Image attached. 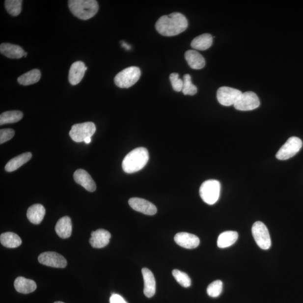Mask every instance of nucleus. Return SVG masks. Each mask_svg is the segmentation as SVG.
Returning a JSON list of instances; mask_svg holds the SVG:
<instances>
[{"instance_id": "obj_18", "label": "nucleus", "mask_w": 303, "mask_h": 303, "mask_svg": "<svg viewBox=\"0 0 303 303\" xmlns=\"http://www.w3.org/2000/svg\"><path fill=\"white\" fill-rule=\"evenodd\" d=\"M188 64L191 68L194 70L201 69L205 66V59L202 55L195 50H188L185 54Z\"/></svg>"}, {"instance_id": "obj_15", "label": "nucleus", "mask_w": 303, "mask_h": 303, "mask_svg": "<svg viewBox=\"0 0 303 303\" xmlns=\"http://www.w3.org/2000/svg\"><path fill=\"white\" fill-rule=\"evenodd\" d=\"M87 70L83 62L78 61L75 62L71 66L69 73V81L73 85H76L83 78L85 71Z\"/></svg>"}, {"instance_id": "obj_2", "label": "nucleus", "mask_w": 303, "mask_h": 303, "mask_svg": "<svg viewBox=\"0 0 303 303\" xmlns=\"http://www.w3.org/2000/svg\"><path fill=\"white\" fill-rule=\"evenodd\" d=\"M149 160V153L146 148L139 147L133 149L125 157L122 163L124 172L127 174H133L140 171Z\"/></svg>"}, {"instance_id": "obj_8", "label": "nucleus", "mask_w": 303, "mask_h": 303, "mask_svg": "<svg viewBox=\"0 0 303 303\" xmlns=\"http://www.w3.org/2000/svg\"><path fill=\"white\" fill-rule=\"evenodd\" d=\"M253 237L257 245L263 250H268L271 246L269 231L267 227L262 222L257 221L252 226Z\"/></svg>"}, {"instance_id": "obj_32", "label": "nucleus", "mask_w": 303, "mask_h": 303, "mask_svg": "<svg viewBox=\"0 0 303 303\" xmlns=\"http://www.w3.org/2000/svg\"><path fill=\"white\" fill-rule=\"evenodd\" d=\"M223 289V283L221 280H216L212 282L208 286L207 292L211 297L216 298L220 296Z\"/></svg>"}, {"instance_id": "obj_13", "label": "nucleus", "mask_w": 303, "mask_h": 303, "mask_svg": "<svg viewBox=\"0 0 303 303\" xmlns=\"http://www.w3.org/2000/svg\"><path fill=\"white\" fill-rule=\"evenodd\" d=\"M74 179L76 183L81 185L86 191L93 192L96 190V185L92 178L84 170L78 169L74 174Z\"/></svg>"}, {"instance_id": "obj_25", "label": "nucleus", "mask_w": 303, "mask_h": 303, "mask_svg": "<svg viewBox=\"0 0 303 303\" xmlns=\"http://www.w3.org/2000/svg\"><path fill=\"white\" fill-rule=\"evenodd\" d=\"M238 239V233L234 231L223 232L219 235L218 240V246L220 248H225L233 246Z\"/></svg>"}, {"instance_id": "obj_4", "label": "nucleus", "mask_w": 303, "mask_h": 303, "mask_svg": "<svg viewBox=\"0 0 303 303\" xmlns=\"http://www.w3.org/2000/svg\"><path fill=\"white\" fill-rule=\"evenodd\" d=\"M141 71L138 67L131 66L118 73L114 78V82L118 87L129 88L139 81Z\"/></svg>"}, {"instance_id": "obj_5", "label": "nucleus", "mask_w": 303, "mask_h": 303, "mask_svg": "<svg viewBox=\"0 0 303 303\" xmlns=\"http://www.w3.org/2000/svg\"><path fill=\"white\" fill-rule=\"evenodd\" d=\"M221 191V184L216 180H208L204 182L200 187L199 194L203 201L212 205L219 199Z\"/></svg>"}, {"instance_id": "obj_7", "label": "nucleus", "mask_w": 303, "mask_h": 303, "mask_svg": "<svg viewBox=\"0 0 303 303\" xmlns=\"http://www.w3.org/2000/svg\"><path fill=\"white\" fill-rule=\"evenodd\" d=\"M303 146L302 140L296 137H290L276 153L279 160H286L292 158L301 150Z\"/></svg>"}, {"instance_id": "obj_34", "label": "nucleus", "mask_w": 303, "mask_h": 303, "mask_svg": "<svg viewBox=\"0 0 303 303\" xmlns=\"http://www.w3.org/2000/svg\"><path fill=\"white\" fill-rule=\"evenodd\" d=\"M15 131L12 129H3L0 131V143L1 144L13 138Z\"/></svg>"}, {"instance_id": "obj_26", "label": "nucleus", "mask_w": 303, "mask_h": 303, "mask_svg": "<svg viewBox=\"0 0 303 303\" xmlns=\"http://www.w3.org/2000/svg\"><path fill=\"white\" fill-rule=\"evenodd\" d=\"M0 242L2 245L9 248H15L22 245V240L17 234L11 232L3 233L0 236Z\"/></svg>"}, {"instance_id": "obj_17", "label": "nucleus", "mask_w": 303, "mask_h": 303, "mask_svg": "<svg viewBox=\"0 0 303 303\" xmlns=\"http://www.w3.org/2000/svg\"><path fill=\"white\" fill-rule=\"evenodd\" d=\"M144 280V294L147 298H152L156 293V284L154 275L147 268L141 270Z\"/></svg>"}, {"instance_id": "obj_22", "label": "nucleus", "mask_w": 303, "mask_h": 303, "mask_svg": "<svg viewBox=\"0 0 303 303\" xmlns=\"http://www.w3.org/2000/svg\"><path fill=\"white\" fill-rule=\"evenodd\" d=\"M14 287L18 292L27 294L34 292L37 288V285L32 280L18 277L15 280Z\"/></svg>"}, {"instance_id": "obj_38", "label": "nucleus", "mask_w": 303, "mask_h": 303, "mask_svg": "<svg viewBox=\"0 0 303 303\" xmlns=\"http://www.w3.org/2000/svg\"><path fill=\"white\" fill-rule=\"evenodd\" d=\"M54 303H64L62 302H55Z\"/></svg>"}, {"instance_id": "obj_39", "label": "nucleus", "mask_w": 303, "mask_h": 303, "mask_svg": "<svg viewBox=\"0 0 303 303\" xmlns=\"http://www.w3.org/2000/svg\"><path fill=\"white\" fill-rule=\"evenodd\" d=\"M27 54H28V53L26 52V53H25V56H24V57H27Z\"/></svg>"}, {"instance_id": "obj_36", "label": "nucleus", "mask_w": 303, "mask_h": 303, "mask_svg": "<svg viewBox=\"0 0 303 303\" xmlns=\"http://www.w3.org/2000/svg\"><path fill=\"white\" fill-rule=\"evenodd\" d=\"M122 46L124 47L126 50H131V46L127 44V43L123 42L122 43Z\"/></svg>"}, {"instance_id": "obj_11", "label": "nucleus", "mask_w": 303, "mask_h": 303, "mask_svg": "<svg viewBox=\"0 0 303 303\" xmlns=\"http://www.w3.org/2000/svg\"><path fill=\"white\" fill-rule=\"evenodd\" d=\"M38 259L42 265L55 268L64 269L67 265L66 259L62 255L54 251L42 253L39 255Z\"/></svg>"}, {"instance_id": "obj_14", "label": "nucleus", "mask_w": 303, "mask_h": 303, "mask_svg": "<svg viewBox=\"0 0 303 303\" xmlns=\"http://www.w3.org/2000/svg\"><path fill=\"white\" fill-rule=\"evenodd\" d=\"M111 234L104 229H98L93 231L91 238L89 239V243L94 248H102L109 245Z\"/></svg>"}, {"instance_id": "obj_37", "label": "nucleus", "mask_w": 303, "mask_h": 303, "mask_svg": "<svg viewBox=\"0 0 303 303\" xmlns=\"http://www.w3.org/2000/svg\"><path fill=\"white\" fill-rule=\"evenodd\" d=\"M92 138L91 137L86 138L84 140V142L86 144H89L91 142Z\"/></svg>"}, {"instance_id": "obj_3", "label": "nucleus", "mask_w": 303, "mask_h": 303, "mask_svg": "<svg viewBox=\"0 0 303 303\" xmlns=\"http://www.w3.org/2000/svg\"><path fill=\"white\" fill-rule=\"evenodd\" d=\"M68 4L72 14L84 21L93 17L99 9L98 2L95 0H70Z\"/></svg>"}, {"instance_id": "obj_29", "label": "nucleus", "mask_w": 303, "mask_h": 303, "mask_svg": "<svg viewBox=\"0 0 303 303\" xmlns=\"http://www.w3.org/2000/svg\"><path fill=\"white\" fill-rule=\"evenodd\" d=\"M22 4V0H6L5 1V6L7 13L14 17L21 14Z\"/></svg>"}, {"instance_id": "obj_28", "label": "nucleus", "mask_w": 303, "mask_h": 303, "mask_svg": "<svg viewBox=\"0 0 303 303\" xmlns=\"http://www.w3.org/2000/svg\"><path fill=\"white\" fill-rule=\"evenodd\" d=\"M23 117V113L20 111H10L3 112L0 115V125L17 123Z\"/></svg>"}, {"instance_id": "obj_35", "label": "nucleus", "mask_w": 303, "mask_h": 303, "mask_svg": "<svg viewBox=\"0 0 303 303\" xmlns=\"http://www.w3.org/2000/svg\"><path fill=\"white\" fill-rule=\"evenodd\" d=\"M110 303H128L126 302L124 298L119 295L118 294H113L112 296L110 299Z\"/></svg>"}, {"instance_id": "obj_24", "label": "nucleus", "mask_w": 303, "mask_h": 303, "mask_svg": "<svg viewBox=\"0 0 303 303\" xmlns=\"http://www.w3.org/2000/svg\"><path fill=\"white\" fill-rule=\"evenodd\" d=\"M213 37L210 34L204 33L195 37L191 43V46L195 50L204 51L211 47Z\"/></svg>"}, {"instance_id": "obj_27", "label": "nucleus", "mask_w": 303, "mask_h": 303, "mask_svg": "<svg viewBox=\"0 0 303 303\" xmlns=\"http://www.w3.org/2000/svg\"><path fill=\"white\" fill-rule=\"evenodd\" d=\"M41 77L40 71L33 69L24 74L18 78V82L23 85H29L36 83Z\"/></svg>"}, {"instance_id": "obj_6", "label": "nucleus", "mask_w": 303, "mask_h": 303, "mask_svg": "<svg viewBox=\"0 0 303 303\" xmlns=\"http://www.w3.org/2000/svg\"><path fill=\"white\" fill-rule=\"evenodd\" d=\"M96 131L95 124L92 122H86L73 125L69 136L76 142H83L86 138L92 137Z\"/></svg>"}, {"instance_id": "obj_30", "label": "nucleus", "mask_w": 303, "mask_h": 303, "mask_svg": "<svg viewBox=\"0 0 303 303\" xmlns=\"http://www.w3.org/2000/svg\"><path fill=\"white\" fill-rule=\"evenodd\" d=\"M197 87L192 83L190 75H185L183 78V87L182 89L184 95L193 96L197 93Z\"/></svg>"}, {"instance_id": "obj_10", "label": "nucleus", "mask_w": 303, "mask_h": 303, "mask_svg": "<svg viewBox=\"0 0 303 303\" xmlns=\"http://www.w3.org/2000/svg\"><path fill=\"white\" fill-rule=\"evenodd\" d=\"M241 90L229 86H222L217 92V98L219 103L223 106H234L241 96Z\"/></svg>"}, {"instance_id": "obj_33", "label": "nucleus", "mask_w": 303, "mask_h": 303, "mask_svg": "<svg viewBox=\"0 0 303 303\" xmlns=\"http://www.w3.org/2000/svg\"><path fill=\"white\" fill-rule=\"evenodd\" d=\"M170 80L173 89L176 92L182 91L183 87V81L179 78L178 73H172L170 76Z\"/></svg>"}, {"instance_id": "obj_23", "label": "nucleus", "mask_w": 303, "mask_h": 303, "mask_svg": "<svg viewBox=\"0 0 303 303\" xmlns=\"http://www.w3.org/2000/svg\"><path fill=\"white\" fill-rule=\"evenodd\" d=\"M32 154L30 152L23 153L10 160L5 166V170L7 172H13L18 170L31 159Z\"/></svg>"}, {"instance_id": "obj_21", "label": "nucleus", "mask_w": 303, "mask_h": 303, "mask_svg": "<svg viewBox=\"0 0 303 303\" xmlns=\"http://www.w3.org/2000/svg\"><path fill=\"white\" fill-rule=\"evenodd\" d=\"M46 214V210L41 204H35L28 209L27 218L31 223L38 225L40 223Z\"/></svg>"}, {"instance_id": "obj_16", "label": "nucleus", "mask_w": 303, "mask_h": 303, "mask_svg": "<svg viewBox=\"0 0 303 303\" xmlns=\"http://www.w3.org/2000/svg\"><path fill=\"white\" fill-rule=\"evenodd\" d=\"M175 242L186 249H194L199 245V239L196 235L188 233H179L175 236Z\"/></svg>"}, {"instance_id": "obj_20", "label": "nucleus", "mask_w": 303, "mask_h": 303, "mask_svg": "<svg viewBox=\"0 0 303 303\" xmlns=\"http://www.w3.org/2000/svg\"><path fill=\"white\" fill-rule=\"evenodd\" d=\"M55 231L59 237L63 239L68 238L72 235V223L68 216H65L58 220Z\"/></svg>"}, {"instance_id": "obj_9", "label": "nucleus", "mask_w": 303, "mask_h": 303, "mask_svg": "<svg viewBox=\"0 0 303 303\" xmlns=\"http://www.w3.org/2000/svg\"><path fill=\"white\" fill-rule=\"evenodd\" d=\"M260 101L257 94L253 92L242 93L234 105V108L239 111H251L257 109Z\"/></svg>"}, {"instance_id": "obj_19", "label": "nucleus", "mask_w": 303, "mask_h": 303, "mask_svg": "<svg viewBox=\"0 0 303 303\" xmlns=\"http://www.w3.org/2000/svg\"><path fill=\"white\" fill-rule=\"evenodd\" d=\"M0 52L4 56L13 59L21 58L25 56L26 53L21 46L9 43H2L0 46Z\"/></svg>"}, {"instance_id": "obj_12", "label": "nucleus", "mask_w": 303, "mask_h": 303, "mask_svg": "<svg viewBox=\"0 0 303 303\" xmlns=\"http://www.w3.org/2000/svg\"><path fill=\"white\" fill-rule=\"evenodd\" d=\"M129 204L134 210L144 215L152 216L157 213V208L148 200L139 198H132L129 200Z\"/></svg>"}, {"instance_id": "obj_1", "label": "nucleus", "mask_w": 303, "mask_h": 303, "mask_svg": "<svg viewBox=\"0 0 303 303\" xmlns=\"http://www.w3.org/2000/svg\"><path fill=\"white\" fill-rule=\"evenodd\" d=\"M188 20L182 13L164 15L156 23V29L164 36L171 37L182 33L187 29Z\"/></svg>"}, {"instance_id": "obj_31", "label": "nucleus", "mask_w": 303, "mask_h": 303, "mask_svg": "<svg viewBox=\"0 0 303 303\" xmlns=\"http://www.w3.org/2000/svg\"><path fill=\"white\" fill-rule=\"evenodd\" d=\"M172 275L181 286L184 287V288H188V287L191 286L192 281L190 277L187 274L178 270H174L172 271Z\"/></svg>"}]
</instances>
